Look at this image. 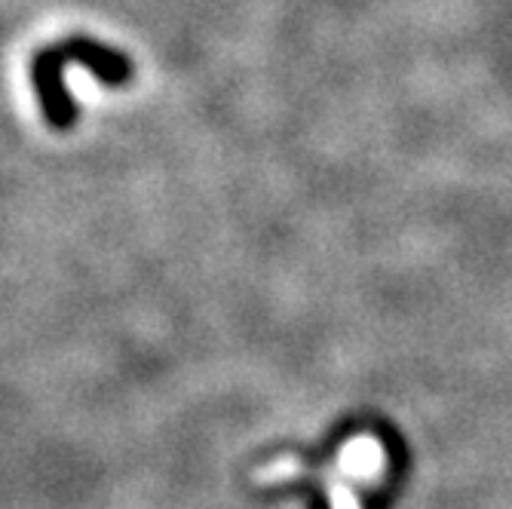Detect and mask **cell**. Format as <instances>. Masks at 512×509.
Segmentation results:
<instances>
[{
	"label": "cell",
	"mask_w": 512,
	"mask_h": 509,
	"mask_svg": "<svg viewBox=\"0 0 512 509\" xmlns=\"http://www.w3.org/2000/svg\"><path fill=\"white\" fill-rule=\"evenodd\" d=\"M329 497H332V509H359L356 494L350 491V485L338 473L329 479Z\"/></svg>",
	"instance_id": "3"
},
{
	"label": "cell",
	"mask_w": 512,
	"mask_h": 509,
	"mask_svg": "<svg viewBox=\"0 0 512 509\" xmlns=\"http://www.w3.org/2000/svg\"><path fill=\"white\" fill-rule=\"evenodd\" d=\"M80 62L83 68H89L102 83H123L129 77V62L126 56L108 50V46L86 40V37H74L62 46H53L37 56L34 62V83H37V96L43 102V111L50 117L53 126H71L74 123V105L68 89L62 86V68Z\"/></svg>",
	"instance_id": "1"
},
{
	"label": "cell",
	"mask_w": 512,
	"mask_h": 509,
	"mask_svg": "<svg viewBox=\"0 0 512 509\" xmlns=\"http://www.w3.org/2000/svg\"><path fill=\"white\" fill-rule=\"evenodd\" d=\"M387 467V454L384 445L375 436H356L350 439L341 454H338V464L335 473L341 479H359V482H371L378 479Z\"/></svg>",
	"instance_id": "2"
},
{
	"label": "cell",
	"mask_w": 512,
	"mask_h": 509,
	"mask_svg": "<svg viewBox=\"0 0 512 509\" xmlns=\"http://www.w3.org/2000/svg\"><path fill=\"white\" fill-rule=\"evenodd\" d=\"M298 473H301L298 460H289V457H286V460H279V464L261 470L258 479H261V482H279V479H289V476H298Z\"/></svg>",
	"instance_id": "4"
}]
</instances>
